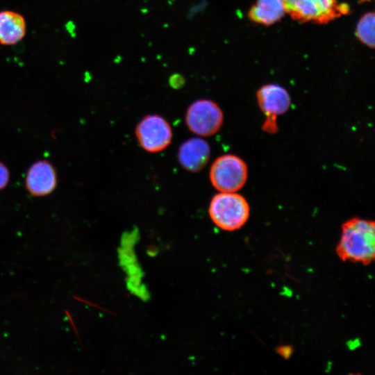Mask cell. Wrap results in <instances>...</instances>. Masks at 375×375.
<instances>
[{"label":"cell","mask_w":375,"mask_h":375,"mask_svg":"<svg viewBox=\"0 0 375 375\" xmlns=\"http://www.w3.org/2000/svg\"><path fill=\"white\" fill-rule=\"evenodd\" d=\"M335 251L344 262L371 264L375 256L374 222L360 217L344 222Z\"/></svg>","instance_id":"6da1fadb"},{"label":"cell","mask_w":375,"mask_h":375,"mask_svg":"<svg viewBox=\"0 0 375 375\" xmlns=\"http://www.w3.org/2000/svg\"><path fill=\"white\" fill-rule=\"evenodd\" d=\"M208 214L218 228L226 231H234L242 228L248 221L250 206L247 199L235 192H220L211 199Z\"/></svg>","instance_id":"7a4b0ae2"},{"label":"cell","mask_w":375,"mask_h":375,"mask_svg":"<svg viewBox=\"0 0 375 375\" xmlns=\"http://www.w3.org/2000/svg\"><path fill=\"white\" fill-rule=\"evenodd\" d=\"M285 13L301 23L328 24L350 12L341 0H283Z\"/></svg>","instance_id":"3957f363"},{"label":"cell","mask_w":375,"mask_h":375,"mask_svg":"<svg viewBox=\"0 0 375 375\" xmlns=\"http://www.w3.org/2000/svg\"><path fill=\"white\" fill-rule=\"evenodd\" d=\"M248 177V167L243 159L234 154L217 158L210 166L209 178L219 192H233L242 189Z\"/></svg>","instance_id":"277c9868"},{"label":"cell","mask_w":375,"mask_h":375,"mask_svg":"<svg viewBox=\"0 0 375 375\" xmlns=\"http://www.w3.org/2000/svg\"><path fill=\"white\" fill-rule=\"evenodd\" d=\"M185 119L192 133L199 136L208 137L220 130L224 122V113L215 101L201 99L189 106Z\"/></svg>","instance_id":"5b68a950"},{"label":"cell","mask_w":375,"mask_h":375,"mask_svg":"<svg viewBox=\"0 0 375 375\" xmlns=\"http://www.w3.org/2000/svg\"><path fill=\"white\" fill-rule=\"evenodd\" d=\"M258 106L265 116L262 129L268 133L278 131L277 117L285 113L290 107L291 97L288 90L277 84H267L256 92Z\"/></svg>","instance_id":"8992f818"},{"label":"cell","mask_w":375,"mask_h":375,"mask_svg":"<svg viewBox=\"0 0 375 375\" xmlns=\"http://www.w3.org/2000/svg\"><path fill=\"white\" fill-rule=\"evenodd\" d=\"M140 147L149 153H158L165 149L172 142L173 133L169 123L157 114L145 115L135 129Z\"/></svg>","instance_id":"52a82bcc"},{"label":"cell","mask_w":375,"mask_h":375,"mask_svg":"<svg viewBox=\"0 0 375 375\" xmlns=\"http://www.w3.org/2000/svg\"><path fill=\"white\" fill-rule=\"evenodd\" d=\"M177 158L183 169L190 172H199L209 161L210 145L201 138H190L180 145Z\"/></svg>","instance_id":"ba28073f"},{"label":"cell","mask_w":375,"mask_h":375,"mask_svg":"<svg viewBox=\"0 0 375 375\" xmlns=\"http://www.w3.org/2000/svg\"><path fill=\"white\" fill-rule=\"evenodd\" d=\"M57 184L56 172L53 166L47 160L35 162L29 168L26 177V187L33 196L50 194Z\"/></svg>","instance_id":"9c48e42d"},{"label":"cell","mask_w":375,"mask_h":375,"mask_svg":"<svg viewBox=\"0 0 375 375\" xmlns=\"http://www.w3.org/2000/svg\"><path fill=\"white\" fill-rule=\"evenodd\" d=\"M285 14L283 0H256L250 7L247 17L255 24L271 26L280 21Z\"/></svg>","instance_id":"30bf717a"},{"label":"cell","mask_w":375,"mask_h":375,"mask_svg":"<svg viewBox=\"0 0 375 375\" xmlns=\"http://www.w3.org/2000/svg\"><path fill=\"white\" fill-rule=\"evenodd\" d=\"M26 30V21L21 14L12 10L0 12V44H17L25 36Z\"/></svg>","instance_id":"8fae6325"},{"label":"cell","mask_w":375,"mask_h":375,"mask_svg":"<svg viewBox=\"0 0 375 375\" xmlns=\"http://www.w3.org/2000/svg\"><path fill=\"white\" fill-rule=\"evenodd\" d=\"M374 12H368L359 19L356 27V35L358 40L372 49L374 47Z\"/></svg>","instance_id":"7c38bea8"},{"label":"cell","mask_w":375,"mask_h":375,"mask_svg":"<svg viewBox=\"0 0 375 375\" xmlns=\"http://www.w3.org/2000/svg\"><path fill=\"white\" fill-rule=\"evenodd\" d=\"M9 180V172L7 167L0 162V190L6 186Z\"/></svg>","instance_id":"4fadbf2b"},{"label":"cell","mask_w":375,"mask_h":375,"mask_svg":"<svg viewBox=\"0 0 375 375\" xmlns=\"http://www.w3.org/2000/svg\"><path fill=\"white\" fill-rule=\"evenodd\" d=\"M184 78L180 74H174L169 78V84L174 88H179L183 85Z\"/></svg>","instance_id":"5bb4252c"},{"label":"cell","mask_w":375,"mask_h":375,"mask_svg":"<svg viewBox=\"0 0 375 375\" xmlns=\"http://www.w3.org/2000/svg\"><path fill=\"white\" fill-rule=\"evenodd\" d=\"M292 353V348L290 346H281L277 349V353L284 358L290 357Z\"/></svg>","instance_id":"9a60e30c"},{"label":"cell","mask_w":375,"mask_h":375,"mask_svg":"<svg viewBox=\"0 0 375 375\" xmlns=\"http://www.w3.org/2000/svg\"><path fill=\"white\" fill-rule=\"evenodd\" d=\"M360 1L364 2V1H370V0H360Z\"/></svg>","instance_id":"2e32d148"}]
</instances>
